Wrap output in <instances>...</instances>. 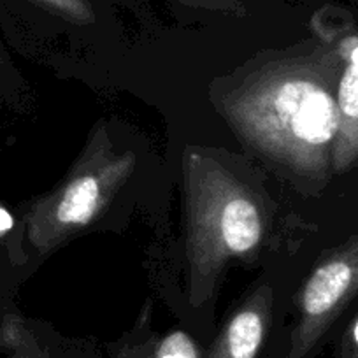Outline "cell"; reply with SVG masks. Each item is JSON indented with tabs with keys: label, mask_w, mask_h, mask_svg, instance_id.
<instances>
[{
	"label": "cell",
	"mask_w": 358,
	"mask_h": 358,
	"mask_svg": "<svg viewBox=\"0 0 358 358\" xmlns=\"http://www.w3.org/2000/svg\"><path fill=\"white\" fill-rule=\"evenodd\" d=\"M236 136L294 179H318L339 127L325 64L315 55H283L251 69L218 95Z\"/></svg>",
	"instance_id": "obj_1"
},
{
	"label": "cell",
	"mask_w": 358,
	"mask_h": 358,
	"mask_svg": "<svg viewBox=\"0 0 358 358\" xmlns=\"http://www.w3.org/2000/svg\"><path fill=\"white\" fill-rule=\"evenodd\" d=\"M183 190L188 295L192 304L202 306L227 264L260 248L267 223L250 187L199 148L183 153Z\"/></svg>",
	"instance_id": "obj_2"
},
{
	"label": "cell",
	"mask_w": 358,
	"mask_h": 358,
	"mask_svg": "<svg viewBox=\"0 0 358 358\" xmlns=\"http://www.w3.org/2000/svg\"><path fill=\"white\" fill-rule=\"evenodd\" d=\"M134 169L136 155L116 150L106 127H95L64 181L25 211L23 234L30 250L46 255L92 225Z\"/></svg>",
	"instance_id": "obj_3"
},
{
	"label": "cell",
	"mask_w": 358,
	"mask_h": 358,
	"mask_svg": "<svg viewBox=\"0 0 358 358\" xmlns=\"http://www.w3.org/2000/svg\"><path fill=\"white\" fill-rule=\"evenodd\" d=\"M358 285V244L322 262L299 295V322L292 332L288 358H308Z\"/></svg>",
	"instance_id": "obj_4"
},
{
	"label": "cell",
	"mask_w": 358,
	"mask_h": 358,
	"mask_svg": "<svg viewBox=\"0 0 358 358\" xmlns=\"http://www.w3.org/2000/svg\"><path fill=\"white\" fill-rule=\"evenodd\" d=\"M273 292L258 287L230 316L213 343L209 358H257L267 336Z\"/></svg>",
	"instance_id": "obj_5"
},
{
	"label": "cell",
	"mask_w": 358,
	"mask_h": 358,
	"mask_svg": "<svg viewBox=\"0 0 358 358\" xmlns=\"http://www.w3.org/2000/svg\"><path fill=\"white\" fill-rule=\"evenodd\" d=\"M336 102L339 127L334 146V164L343 167L358 155V43L348 53L346 67L337 85Z\"/></svg>",
	"instance_id": "obj_6"
},
{
	"label": "cell",
	"mask_w": 358,
	"mask_h": 358,
	"mask_svg": "<svg viewBox=\"0 0 358 358\" xmlns=\"http://www.w3.org/2000/svg\"><path fill=\"white\" fill-rule=\"evenodd\" d=\"M0 348L4 358H50L29 323L18 315H6L0 323Z\"/></svg>",
	"instance_id": "obj_7"
},
{
	"label": "cell",
	"mask_w": 358,
	"mask_h": 358,
	"mask_svg": "<svg viewBox=\"0 0 358 358\" xmlns=\"http://www.w3.org/2000/svg\"><path fill=\"white\" fill-rule=\"evenodd\" d=\"M37 2L76 25H90L95 22V13L88 0H37Z\"/></svg>",
	"instance_id": "obj_8"
},
{
	"label": "cell",
	"mask_w": 358,
	"mask_h": 358,
	"mask_svg": "<svg viewBox=\"0 0 358 358\" xmlns=\"http://www.w3.org/2000/svg\"><path fill=\"white\" fill-rule=\"evenodd\" d=\"M155 358H199L197 344L192 341L188 334L172 332L158 344Z\"/></svg>",
	"instance_id": "obj_9"
},
{
	"label": "cell",
	"mask_w": 358,
	"mask_h": 358,
	"mask_svg": "<svg viewBox=\"0 0 358 358\" xmlns=\"http://www.w3.org/2000/svg\"><path fill=\"white\" fill-rule=\"evenodd\" d=\"M190 6H199V8H211V9H234L239 0H183Z\"/></svg>",
	"instance_id": "obj_10"
},
{
	"label": "cell",
	"mask_w": 358,
	"mask_h": 358,
	"mask_svg": "<svg viewBox=\"0 0 358 358\" xmlns=\"http://www.w3.org/2000/svg\"><path fill=\"white\" fill-rule=\"evenodd\" d=\"M115 358H141V353L139 351L132 350V348H123V350L120 351Z\"/></svg>",
	"instance_id": "obj_11"
},
{
	"label": "cell",
	"mask_w": 358,
	"mask_h": 358,
	"mask_svg": "<svg viewBox=\"0 0 358 358\" xmlns=\"http://www.w3.org/2000/svg\"><path fill=\"white\" fill-rule=\"evenodd\" d=\"M6 65H8V60H6V55H4V50H2V46H0V72L4 71Z\"/></svg>",
	"instance_id": "obj_12"
}]
</instances>
